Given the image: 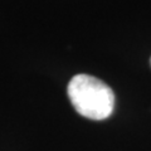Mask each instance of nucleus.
<instances>
[{
	"mask_svg": "<svg viewBox=\"0 0 151 151\" xmlns=\"http://www.w3.org/2000/svg\"><path fill=\"white\" fill-rule=\"evenodd\" d=\"M68 97L79 115L91 120H105L115 107V94L105 82L93 76L77 74L68 83Z\"/></svg>",
	"mask_w": 151,
	"mask_h": 151,
	"instance_id": "nucleus-1",
	"label": "nucleus"
},
{
	"mask_svg": "<svg viewBox=\"0 0 151 151\" xmlns=\"http://www.w3.org/2000/svg\"><path fill=\"white\" fill-rule=\"evenodd\" d=\"M150 62H151V60H150Z\"/></svg>",
	"mask_w": 151,
	"mask_h": 151,
	"instance_id": "nucleus-2",
	"label": "nucleus"
}]
</instances>
